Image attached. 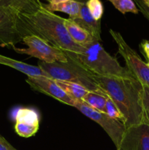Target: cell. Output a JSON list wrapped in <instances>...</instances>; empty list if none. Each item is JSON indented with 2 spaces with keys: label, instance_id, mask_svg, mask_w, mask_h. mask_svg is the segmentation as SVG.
<instances>
[{
  "label": "cell",
  "instance_id": "1",
  "mask_svg": "<svg viewBox=\"0 0 149 150\" xmlns=\"http://www.w3.org/2000/svg\"><path fill=\"white\" fill-rule=\"evenodd\" d=\"M99 87L112 100L125 118L127 128L145 122L143 85L135 78L105 77L92 74Z\"/></svg>",
  "mask_w": 149,
  "mask_h": 150
},
{
  "label": "cell",
  "instance_id": "2",
  "mask_svg": "<svg viewBox=\"0 0 149 150\" xmlns=\"http://www.w3.org/2000/svg\"><path fill=\"white\" fill-rule=\"evenodd\" d=\"M21 17L30 35L39 37L64 53L79 54L83 51V47L75 43L67 32L65 18L45 9L42 3L33 13H21Z\"/></svg>",
  "mask_w": 149,
  "mask_h": 150
},
{
  "label": "cell",
  "instance_id": "3",
  "mask_svg": "<svg viewBox=\"0 0 149 150\" xmlns=\"http://www.w3.org/2000/svg\"><path fill=\"white\" fill-rule=\"evenodd\" d=\"M65 54L92 74L105 77L134 78L127 67L121 66L117 59L105 51L99 40H94L83 48L79 54Z\"/></svg>",
  "mask_w": 149,
  "mask_h": 150
},
{
  "label": "cell",
  "instance_id": "4",
  "mask_svg": "<svg viewBox=\"0 0 149 150\" xmlns=\"http://www.w3.org/2000/svg\"><path fill=\"white\" fill-rule=\"evenodd\" d=\"M67 59L68 61L66 62L45 63L39 61L38 66L54 80L79 83L89 91L104 92L93 80L90 72L71 59Z\"/></svg>",
  "mask_w": 149,
  "mask_h": 150
},
{
  "label": "cell",
  "instance_id": "5",
  "mask_svg": "<svg viewBox=\"0 0 149 150\" xmlns=\"http://www.w3.org/2000/svg\"><path fill=\"white\" fill-rule=\"evenodd\" d=\"M30 35L18 9L0 4V45L13 48Z\"/></svg>",
  "mask_w": 149,
  "mask_h": 150
},
{
  "label": "cell",
  "instance_id": "6",
  "mask_svg": "<svg viewBox=\"0 0 149 150\" xmlns=\"http://www.w3.org/2000/svg\"><path fill=\"white\" fill-rule=\"evenodd\" d=\"M22 42L27 48L13 47V49L18 54L29 55L45 63L66 62L68 61L67 55L62 50L53 46L37 35H27L23 38Z\"/></svg>",
  "mask_w": 149,
  "mask_h": 150
},
{
  "label": "cell",
  "instance_id": "7",
  "mask_svg": "<svg viewBox=\"0 0 149 150\" xmlns=\"http://www.w3.org/2000/svg\"><path fill=\"white\" fill-rule=\"evenodd\" d=\"M109 32L116 43L118 54L124 59L128 70L143 86L149 87L148 64L142 60L137 53L127 44L121 33L113 29H110Z\"/></svg>",
  "mask_w": 149,
  "mask_h": 150
},
{
  "label": "cell",
  "instance_id": "8",
  "mask_svg": "<svg viewBox=\"0 0 149 150\" xmlns=\"http://www.w3.org/2000/svg\"><path fill=\"white\" fill-rule=\"evenodd\" d=\"M74 107L83 115L99 125L110 138L116 149H118L127 130L122 122L110 118L105 113L91 108L83 100L75 101Z\"/></svg>",
  "mask_w": 149,
  "mask_h": 150
},
{
  "label": "cell",
  "instance_id": "9",
  "mask_svg": "<svg viewBox=\"0 0 149 150\" xmlns=\"http://www.w3.org/2000/svg\"><path fill=\"white\" fill-rule=\"evenodd\" d=\"M26 81L34 90L48 95L66 105L74 107L75 101L67 95L54 79L46 76H29Z\"/></svg>",
  "mask_w": 149,
  "mask_h": 150
},
{
  "label": "cell",
  "instance_id": "10",
  "mask_svg": "<svg viewBox=\"0 0 149 150\" xmlns=\"http://www.w3.org/2000/svg\"><path fill=\"white\" fill-rule=\"evenodd\" d=\"M117 150H149V123L143 122L127 128Z\"/></svg>",
  "mask_w": 149,
  "mask_h": 150
},
{
  "label": "cell",
  "instance_id": "11",
  "mask_svg": "<svg viewBox=\"0 0 149 150\" xmlns=\"http://www.w3.org/2000/svg\"><path fill=\"white\" fill-rule=\"evenodd\" d=\"M15 120V131L20 137L30 138L39 130V115L38 111L34 108H18Z\"/></svg>",
  "mask_w": 149,
  "mask_h": 150
},
{
  "label": "cell",
  "instance_id": "12",
  "mask_svg": "<svg viewBox=\"0 0 149 150\" xmlns=\"http://www.w3.org/2000/svg\"><path fill=\"white\" fill-rule=\"evenodd\" d=\"M64 26L72 40L83 48L90 45L94 40H97L87 30L70 18H65Z\"/></svg>",
  "mask_w": 149,
  "mask_h": 150
},
{
  "label": "cell",
  "instance_id": "13",
  "mask_svg": "<svg viewBox=\"0 0 149 150\" xmlns=\"http://www.w3.org/2000/svg\"><path fill=\"white\" fill-rule=\"evenodd\" d=\"M76 23L81 26L83 29L87 30L95 39L100 42L101 39V21H96L92 17L91 13H89L86 2L83 3V6L80 10L79 16L76 18L72 19Z\"/></svg>",
  "mask_w": 149,
  "mask_h": 150
},
{
  "label": "cell",
  "instance_id": "14",
  "mask_svg": "<svg viewBox=\"0 0 149 150\" xmlns=\"http://www.w3.org/2000/svg\"><path fill=\"white\" fill-rule=\"evenodd\" d=\"M0 64L8 66L16 70L21 72L23 74L29 76H46L49 77L46 73L43 71L39 66L31 65L23 62L13 59L10 57L0 54Z\"/></svg>",
  "mask_w": 149,
  "mask_h": 150
},
{
  "label": "cell",
  "instance_id": "15",
  "mask_svg": "<svg viewBox=\"0 0 149 150\" xmlns=\"http://www.w3.org/2000/svg\"><path fill=\"white\" fill-rule=\"evenodd\" d=\"M83 3L77 0H67L56 4H43L42 6L51 12H61L70 16V18L74 19L79 16Z\"/></svg>",
  "mask_w": 149,
  "mask_h": 150
},
{
  "label": "cell",
  "instance_id": "16",
  "mask_svg": "<svg viewBox=\"0 0 149 150\" xmlns=\"http://www.w3.org/2000/svg\"><path fill=\"white\" fill-rule=\"evenodd\" d=\"M56 83L67 93V95L74 101L83 100L86 94L89 92L83 86L74 82L56 81Z\"/></svg>",
  "mask_w": 149,
  "mask_h": 150
},
{
  "label": "cell",
  "instance_id": "17",
  "mask_svg": "<svg viewBox=\"0 0 149 150\" xmlns=\"http://www.w3.org/2000/svg\"><path fill=\"white\" fill-rule=\"evenodd\" d=\"M108 95L105 92H93L89 91L83 98V101L91 108L105 113V105Z\"/></svg>",
  "mask_w": 149,
  "mask_h": 150
},
{
  "label": "cell",
  "instance_id": "18",
  "mask_svg": "<svg viewBox=\"0 0 149 150\" xmlns=\"http://www.w3.org/2000/svg\"><path fill=\"white\" fill-rule=\"evenodd\" d=\"M108 1L112 3L115 9L121 12L122 14H126L127 13L137 14L139 13L138 8L133 0H108Z\"/></svg>",
  "mask_w": 149,
  "mask_h": 150
},
{
  "label": "cell",
  "instance_id": "19",
  "mask_svg": "<svg viewBox=\"0 0 149 150\" xmlns=\"http://www.w3.org/2000/svg\"><path fill=\"white\" fill-rule=\"evenodd\" d=\"M105 113L110 117V118L114 119V120H119V121L122 122L124 125H125V118H124V115L119 108H118L115 103L112 101L111 98H108L107 100L106 105H105Z\"/></svg>",
  "mask_w": 149,
  "mask_h": 150
},
{
  "label": "cell",
  "instance_id": "20",
  "mask_svg": "<svg viewBox=\"0 0 149 150\" xmlns=\"http://www.w3.org/2000/svg\"><path fill=\"white\" fill-rule=\"evenodd\" d=\"M86 5L92 17L96 21H100L104 13V7L100 0H87Z\"/></svg>",
  "mask_w": 149,
  "mask_h": 150
},
{
  "label": "cell",
  "instance_id": "21",
  "mask_svg": "<svg viewBox=\"0 0 149 150\" xmlns=\"http://www.w3.org/2000/svg\"><path fill=\"white\" fill-rule=\"evenodd\" d=\"M143 106L145 122L149 123V87L145 86H143Z\"/></svg>",
  "mask_w": 149,
  "mask_h": 150
},
{
  "label": "cell",
  "instance_id": "22",
  "mask_svg": "<svg viewBox=\"0 0 149 150\" xmlns=\"http://www.w3.org/2000/svg\"><path fill=\"white\" fill-rule=\"evenodd\" d=\"M135 2L139 11L141 12L143 16L149 20V8L141 1V0H133Z\"/></svg>",
  "mask_w": 149,
  "mask_h": 150
},
{
  "label": "cell",
  "instance_id": "23",
  "mask_svg": "<svg viewBox=\"0 0 149 150\" xmlns=\"http://www.w3.org/2000/svg\"><path fill=\"white\" fill-rule=\"evenodd\" d=\"M140 50L146 58V63L149 65V40H143L140 43Z\"/></svg>",
  "mask_w": 149,
  "mask_h": 150
},
{
  "label": "cell",
  "instance_id": "24",
  "mask_svg": "<svg viewBox=\"0 0 149 150\" xmlns=\"http://www.w3.org/2000/svg\"><path fill=\"white\" fill-rule=\"evenodd\" d=\"M0 150H15V148L0 135Z\"/></svg>",
  "mask_w": 149,
  "mask_h": 150
},
{
  "label": "cell",
  "instance_id": "25",
  "mask_svg": "<svg viewBox=\"0 0 149 150\" xmlns=\"http://www.w3.org/2000/svg\"><path fill=\"white\" fill-rule=\"evenodd\" d=\"M47 1L49 2V4H56V3L62 2V1H67V0H46Z\"/></svg>",
  "mask_w": 149,
  "mask_h": 150
},
{
  "label": "cell",
  "instance_id": "26",
  "mask_svg": "<svg viewBox=\"0 0 149 150\" xmlns=\"http://www.w3.org/2000/svg\"><path fill=\"white\" fill-rule=\"evenodd\" d=\"M141 1L149 8V0H141Z\"/></svg>",
  "mask_w": 149,
  "mask_h": 150
},
{
  "label": "cell",
  "instance_id": "27",
  "mask_svg": "<svg viewBox=\"0 0 149 150\" xmlns=\"http://www.w3.org/2000/svg\"><path fill=\"white\" fill-rule=\"evenodd\" d=\"M77 1H80V2H86V1H87V0H77Z\"/></svg>",
  "mask_w": 149,
  "mask_h": 150
},
{
  "label": "cell",
  "instance_id": "28",
  "mask_svg": "<svg viewBox=\"0 0 149 150\" xmlns=\"http://www.w3.org/2000/svg\"><path fill=\"white\" fill-rule=\"evenodd\" d=\"M15 150H18V149H15Z\"/></svg>",
  "mask_w": 149,
  "mask_h": 150
}]
</instances>
